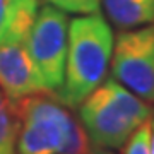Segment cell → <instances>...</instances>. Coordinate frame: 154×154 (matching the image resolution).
Listing matches in <instances>:
<instances>
[{
	"label": "cell",
	"mask_w": 154,
	"mask_h": 154,
	"mask_svg": "<svg viewBox=\"0 0 154 154\" xmlns=\"http://www.w3.org/2000/svg\"><path fill=\"white\" fill-rule=\"evenodd\" d=\"M77 108L91 144L108 149L122 147L152 116L149 103L113 77L105 79Z\"/></svg>",
	"instance_id": "obj_2"
},
{
	"label": "cell",
	"mask_w": 154,
	"mask_h": 154,
	"mask_svg": "<svg viewBox=\"0 0 154 154\" xmlns=\"http://www.w3.org/2000/svg\"><path fill=\"white\" fill-rule=\"evenodd\" d=\"M151 120L142 123L128 137L122 146V154H151Z\"/></svg>",
	"instance_id": "obj_9"
},
{
	"label": "cell",
	"mask_w": 154,
	"mask_h": 154,
	"mask_svg": "<svg viewBox=\"0 0 154 154\" xmlns=\"http://www.w3.org/2000/svg\"><path fill=\"white\" fill-rule=\"evenodd\" d=\"M113 31L101 14H86L69 24L63 82L55 98L77 108L106 79L113 53Z\"/></svg>",
	"instance_id": "obj_1"
},
{
	"label": "cell",
	"mask_w": 154,
	"mask_h": 154,
	"mask_svg": "<svg viewBox=\"0 0 154 154\" xmlns=\"http://www.w3.org/2000/svg\"><path fill=\"white\" fill-rule=\"evenodd\" d=\"M17 0H0V39L4 38L9 24H11L12 14L16 9Z\"/></svg>",
	"instance_id": "obj_12"
},
{
	"label": "cell",
	"mask_w": 154,
	"mask_h": 154,
	"mask_svg": "<svg viewBox=\"0 0 154 154\" xmlns=\"http://www.w3.org/2000/svg\"><path fill=\"white\" fill-rule=\"evenodd\" d=\"M43 2L63 12H74V14H96L99 12L101 5V0H43Z\"/></svg>",
	"instance_id": "obj_11"
},
{
	"label": "cell",
	"mask_w": 154,
	"mask_h": 154,
	"mask_svg": "<svg viewBox=\"0 0 154 154\" xmlns=\"http://www.w3.org/2000/svg\"><path fill=\"white\" fill-rule=\"evenodd\" d=\"M17 120V154H57L67 144L74 116L50 93H36L12 103Z\"/></svg>",
	"instance_id": "obj_4"
},
{
	"label": "cell",
	"mask_w": 154,
	"mask_h": 154,
	"mask_svg": "<svg viewBox=\"0 0 154 154\" xmlns=\"http://www.w3.org/2000/svg\"><path fill=\"white\" fill-rule=\"evenodd\" d=\"M106 17L125 31L154 22V0H101Z\"/></svg>",
	"instance_id": "obj_7"
},
{
	"label": "cell",
	"mask_w": 154,
	"mask_h": 154,
	"mask_svg": "<svg viewBox=\"0 0 154 154\" xmlns=\"http://www.w3.org/2000/svg\"><path fill=\"white\" fill-rule=\"evenodd\" d=\"M28 46L46 93L55 94L63 82L69 46V19L65 12L48 4L38 9Z\"/></svg>",
	"instance_id": "obj_5"
},
{
	"label": "cell",
	"mask_w": 154,
	"mask_h": 154,
	"mask_svg": "<svg viewBox=\"0 0 154 154\" xmlns=\"http://www.w3.org/2000/svg\"><path fill=\"white\" fill-rule=\"evenodd\" d=\"M17 120L12 103L0 89V154H17Z\"/></svg>",
	"instance_id": "obj_8"
},
{
	"label": "cell",
	"mask_w": 154,
	"mask_h": 154,
	"mask_svg": "<svg viewBox=\"0 0 154 154\" xmlns=\"http://www.w3.org/2000/svg\"><path fill=\"white\" fill-rule=\"evenodd\" d=\"M89 149H91V140H89L88 134L84 130L82 123L77 118H74L70 137L57 154H89Z\"/></svg>",
	"instance_id": "obj_10"
},
{
	"label": "cell",
	"mask_w": 154,
	"mask_h": 154,
	"mask_svg": "<svg viewBox=\"0 0 154 154\" xmlns=\"http://www.w3.org/2000/svg\"><path fill=\"white\" fill-rule=\"evenodd\" d=\"M38 9V0H17L11 24L0 39V89L11 103L46 93L28 46Z\"/></svg>",
	"instance_id": "obj_3"
},
{
	"label": "cell",
	"mask_w": 154,
	"mask_h": 154,
	"mask_svg": "<svg viewBox=\"0 0 154 154\" xmlns=\"http://www.w3.org/2000/svg\"><path fill=\"white\" fill-rule=\"evenodd\" d=\"M89 154H115V152L110 151L108 147H101V146H94V144H91Z\"/></svg>",
	"instance_id": "obj_13"
},
{
	"label": "cell",
	"mask_w": 154,
	"mask_h": 154,
	"mask_svg": "<svg viewBox=\"0 0 154 154\" xmlns=\"http://www.w3.org/2000/svg\"><path fill=\"white\" fill-rule=\"evenodd\" d=\"M110 63L113 79L154 103V22L116 34Z\"/></svg>",
	"instance_id": "obj_6"
}]
</instances>
